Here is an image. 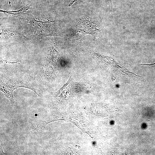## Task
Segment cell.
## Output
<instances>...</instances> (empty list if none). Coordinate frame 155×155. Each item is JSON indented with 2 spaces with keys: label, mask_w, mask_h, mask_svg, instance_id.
Returning a JSON list of instances; mask_svg holds the SVG:
<instances>
[{
  "label": "cell",
  "mask_w": 155,
  "mask_h": 155,
  "mask_svg": "<svg viewBox=\"0 0 155 155\" xmlns=\"http://www.w3.org/2000/svg\"><path fill=\"white\" fill-rule=\"evenodd\" d=\"M30 9H33V8L30 7V5L27 4L24 7L20 9L17 11H2V10H0V11L1 12H6L9 14L16 15L18 14H20L23 12H25L26 11Z\"/></svg>",
  "instance_id": "1"
},
{
  "label": "cell",
  "mask_w": 155,
  "mask_h": 155,
  "mask_svg": "<svg viewBox=\"0 0 155 155\" xmlns=\"http://www.w3.org/2000/svg\"><path fill=\"white\" fill-rule=\"evenodd\" d=\"M20 62V61H8L6 60H5L4 59H0V62L1 63H8L9 64H17L19 63Z\"/></svg>",
  "instance_id": "2"
},
{
  "label": "cell",
  "mask_w": 155,
  "mask_h": 155,
  "mask_svg": "<svg viewBox=\"0 0 155 155\" xmlns=\"http://www.w3.org/2000/svg\"><path fill=\"white\" fill-rule=\"evenodd\" d=\"M75 1H76V0H73V1H71V3H70L69 5V6H71Z\"/></svg>",
  "instance_id": "3"
}]
</instances>
